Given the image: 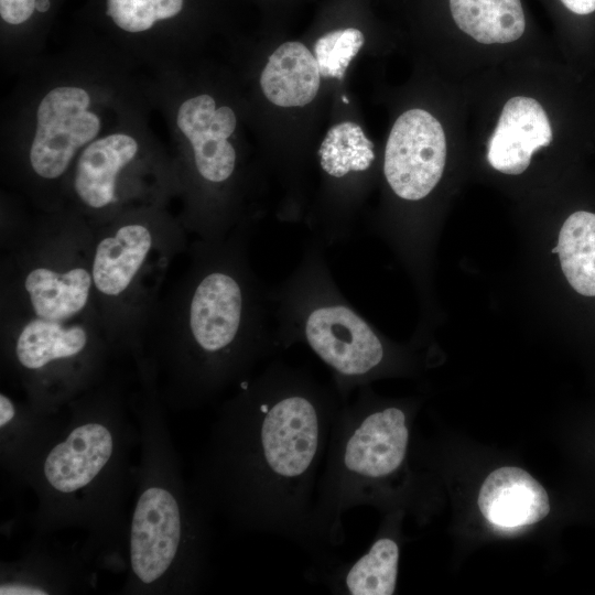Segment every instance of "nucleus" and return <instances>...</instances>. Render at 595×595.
<instances>
[{
  "mask_svg": "<svg viewBox=\"0 0 595 595\" xmlns=\"http://www.w3.org/2000/svg\"><path fill=\"white\" fill-rule=\"evenodd\" d=\"M440 121L423 109L404 111L393 123L383 158V175L393 194L408 202L425 198L440 182L446 162Z\"/></svg>",
  "mask_w": 595,
  "mask_h": 595,
  "instance_id": "423d86ee",
  "label": "nucleus"
},
{
  "mask_svg": "<svg viewBox=\"0 0 595 595\" xmlns=\"http://www.w3.org/2000/svg\"><path fill=\"white\" fill-rule=\"evenodd\" d=\"M36 0H0V14L10 24L25 22L35 10Z\"/></svg>",
  "mask_w": 595,
  "mask_h": 595,
  "instance_id": "5701e85b",
  "label": "nucleus"
},
{
  "mask_svg": "<svg viewBox=\"0 0 595 595\" xmlns=\"http://www.w3.org/2000/svg\"><path fill=\"white\" fill-rule=\"evenodd\" d=\"M556 249L570 285L584 296H595V214L578 210L570 215Z\"/></svg>",
  "mask_w": 595,
  "mask_h": 595,
  "instance_id": "6ab92c4d",
  "label": "nucleus"
},
{
  "mask_svg": "<svg viewBox=\"0 0 595 595\" xmlns=\"http://www.w3.org/2000/svg\"><path fill=\"white\" fill-rule=\"evenodd\" d=\"M272 323L269 290L247 268L205 269L187 309L197 396L217 391L278 349Z\"/></svg>",
  "mask_w": 595,
  "mask_h": 595,
  "instance_id": "20e7f679",
  "label": "nucleus"
},
{
  "mask_svg": "<svg viewBox=\"0 0 595 595\" xmlns=\"http://www.w3.org/2000/svg\"><path fill=\"white\" fill-rule=\"evenodd\" d=\"M552 127L542 105L528 96L507 100L488 141L487 160L497 171L518 175L527 170L532 154L548 147Z\"/></svg>",
  "mask_w": 595,
  "mask_h": 595,
  "instance_id": "9b49d317",
  "label": "nucleus"
},
{
  "mask_svg": "<svg viewBox=\"0 0 595 595\" xmlns=\"http://www.w3.org/2000/svg\"><path fill=\"white\" fill-rule=\"evenodd\" d=\"M184 0H107V13L128 32L149 30L158 20L173 18Z\"/></svg>",
  "mask_w": 595,
  "mask_h": 595,
  "instance_id": "4be33fe9",
  "label": "nucleus"
},
{
  "mask_svg": "<svg viewBox=\"0 0 595 595\" xmlns=\"http://www.w3.org/2000/svg\"><path fill=\"white\" fill-rule=\"evenodd\" d=\"M206 508L155 479L142 487L129 529V564L138 585L153 588L169 577L194 586L207 555Z\"/></svg>",
  "mask_w": 595,
  "mask_h": 595,
  "instance_id": "39448f33",
  "label": "nucleus"
},
{
  "mask_svg": "<svg viewBox=\"0 0 595 595\" xmlns=\"http://www.w3.org/2000/svg\"><path fill=\"white\" fill-rule=\"evenodd\" d=\"M400 548L393 537L377 536L367 552L346 562L335 554L315 559L304 572L334 594L391 595L396 592Z\"/></svg>",
  "mask_w": 595,
  "mask_h": 595,
  "instance_id": "1a4fd4ad",
  "label": "nucleus"
},
{
  "mask_svg": "<svg viewBox=\"0 0 595 595\" xmlns=\"http://www.w3.org/2000/svg\"><path fill=\"white\" fill-rule=\"evenodd\" d=\"M343 403L333 383L279 360L241 382L201 461L195 494L206 510L311 555L316 486Z\"/></svg>",
  "mask_w": 595,
  "mask_h": 595,
  "instance_id": "f257e3e1",
  "label": "nucleus"
},
{
  "mask_svg": "<svg viewBox=\"0 0 595 595\" xmlns=\"http://www.w3.org/2000/svg\"><path fill=\"white\" fill-rule=\"evenodd\" d=\"M456 25L482 44H505L519 40L526 30L520 0H450Z\"/></svg>",
  "mask_w": 595,
  "mask_h": 595,
  "instance_id": "f3484780",
  "label": "nucleus"
},
{
  "mask_svg": "<svg viewBox=\"0 0 595 595\" xmlns=\"http://www.w3.org/2000/svg\"><path fill=\"white\" fill-rule=\"evenodd\" d=\"M152 246L149 229L139 224L122 226L97 246L93 262V282L105 295L116 296L130 285Z\"/></svg>",
  "mask_w": 595,
  "mask_h": 595,
  "instance_id": "2eb2a0df",
  "label": "nucleus"
},
{
  "mask_svg": "<svg viewBox=\"0 0 595 595\" xmlns=\"http://www.w3.org/2000/svg\"><path fill=\"white\" fill-rule=\"evenodd\" d=\"M89 105L86 90L69 86L57 87L42 99L30 150V162L37 175H62L75 152L98 134L100 120L88 110Z\"/></svg>",
  "mask_w": 595,
  "mask_h": 595,
  "instance_id": "0eeeda50",
  "label": "nucleus"
},
{
  "mask_svg": "<svg viewBox=\"0 0 595 595\" xmlns=\"http://www.w3.org/2000/svg\"><path fill=\"white\" fill-rule=\"evenodd\" d=\"M477 504L485 519L502 529L537 523L550 511L543 486L516 466L499 467L490 473L480 487Z\"/></svg>",
  "mask_w": 595,
  "mask_h": 595,
  "instance_id": "f8f14e48",
  "label": "nucleus"
},
{
  "mask_svg": "<svg viewBox=\"0 0 595 595\" xmlns=\"http://www.w3.org/2000/svg\"><path fill=\"white\" fill-rule=\"evenodd\" d=\"M343 403L334 423L312 512V559L345 542L344 515L378 504L386 484L403 466L410 430L399 405L380 403L367 386Z\"/></svg>",
  "mask_w": 595,
  "mask_h": 595,
  "instance_id": "7ed1b4c3",
  "label": "nucleus"
},
{
  "mask_svg": "<svg viewBox=\"0 0 595 595\" xmlns=\"http://www.w3.org/2000/svg\"><path fill=\"white\" fill-rule=\"evenodd\" d=\"M177 126L193 147L198 174L210 183L228 181L236 167V151L228 137L236 128L231 108H216L209 95L184 101L177 112Z\"/></svg>",
  "mask_w": 595,
  "mask_h": 595,
  "instance_id": "9d476101",
  "label": "nucleus"
},
{
  "mask_svg": "<svg viewBox=\"0 0 595 595\" xmlns=\"http://www.w3.org/2000/svg\"><path fill=\"white\" fill-rule=\"evenodd\" d=\"M87 340L83 326H66L62 322L36 317L21 329L14 353L23 368L41 370L55 361L78 356Z\"/></svg>",
  "mask_w": 595,
  "mask_h": 595,
  "instance_id": "a211bd4d",
  "label": "nucleus"
},
{
  "mask_svg": "<svg viewBox=\"0 0 595 595\" xmlns=\"http://www.w3.org/2000/svg\"><path fill=\"white\" fill-rule=\"evenodd\" d=\"M91 281L84 268L56 272L41 267L28 273L24 288L37 317L64 322L85 307Z\"/></svg>",
  "mask_w": 595,
  "mask_h": 595,
  "instance_id": "dca6fc26",
  "label": "nucleus"
},
{
  "mask_svg": "<svg viewBox=\"0 0 595 595\" xmlns=\"http://www.w3.org/2000/svg\"><path fill=\"white\" fill-rule=\"evenodd\" d=\"M137 151L136 140L122 133L107 136L87 145L77 162L74 180L79 198L93 208L110 204L115 198L117 175Z\"/></svg>",
  "mask_w": 595,
  "mask_h": 595,
  "instance_id": "4468645a",
  "label": "nucleus"
},
{
  "mask_svg": "<svg viewBox=\"0 0 595 595\" xmlns=\"http://www.w3.org/2000/svg\"><path fill=\"white\" fill-rule=\"evenodd\" d=\"M320 165L333 180L368 171L375 160L374 143L361 127L351 121L333 126L318 149Z\"/></svg>",
  "mask_w": 595,
  "mask_h": 595,
  "instance_id": "aec40b11",
  "label": "nucleus"
},
{
  "mask_svg": "<svg viewBox=\"0 0 595 595\" xmlns=\"http://www.w3.org/2000/svg\"><path fill=\"white\" fill-rule=\"evenodd\" d=\"M364 43L365 35L356 26H343L325 32L314 44L321 75L343 79L349 63Z\"/></svg>",
  "mask_w": 595,
  "mask_h": 595,
  "instance_id": "412c9836",
  "label": "nucleus"
},
{
  "mask_svg": "<svg viewBox=\"0 0 595 595\" xmlns=\"http://www.w3.org/2000/svg\"><path fill=\"white\" fill-rule=\"evenodd\" d=\"M35 9L40 12H46L50 9V0H37Z\"/></svg>",
  "mask_w": 595,
  "mask_h": 595,
  "instance_id": "393cba45",
  "label": "nucleus"
},
{
  "mask_svg": "<svg viewBox=\"0 0 595 595\" xmlns=\"http://www.w3.org/2000/svg\"><path fill=\"white\" fill-rule=\"evenodd\" d=\"M343 100H344V102H346V104L348 102V100H347L346 97H343Z\"/></svg>",
  "mask_w": 595,
  "mask_h": 595,
  "instance_id": "a878e982",
  "label": "nucleus"
},
{
  "mask_svg": "<svg viewBox=\"0 0 595 595\" xmlns=\"http://www.w3.org/2000/svg\"><path fill=\"white\" fill-rule=\"evenodd\" d=\"M565 8L576 14H589L595 11V0H560Z\"/></svg>",
  "mask_w": 595,
  "mask_h": 595,
  "instance_id": "b1692460",
  "label": "nucleus"
},
{
  "mask_svg": "<svg viewBox=\"0 0 595 595\" xmlns=\"http://www.w3.org/2000/svg\"><path fill=\"white\" fill-rule=\"evenodd\" d=\"M311 237L290 275L269 289L274 342L284 349L309 347L332 372L344 402L378 377L389 364V349L374 326L337 286L324 255Z\"/></svg>",
  "mask_w": 595,
  "mask_h": 595,
  "instance_id": "f03ea898",
  "label": "nucleus"
},
{
  "mask_svg": "<svg viewBox=\"0 0 595 595\" xmlns=\"http://www.w3.org/2000/svg\"><path fill=\"white\" fill-rule=\"evenodd\" d=\"M321 76L310 50L301 42L289 41L270 55L260 76V86L275 106L303 107L315 98Z\"/></svg>",
  "mask_w": 595,
  "mask_h": 595,
  "instance_id": "ddd939ff",
  "label": "nucleus"
},
{
  "mask_svg": "<svg viewBox=\"0 0 595 595\" xmlns=\"http://www.w3.org/2000/svg\"><path fill=\"white\" fill-rule=\"evenodd\" d=\"M117 443L116 432L106 421L75 425L42 462L40 477L45 491L66 501L98 485L115 459Z\"/></svg>",
  "mask_w": 595,
  "mask_h": 595,
  "instance_id": "6e6552de",
  "label": "nucleus"
}]
</instances>
